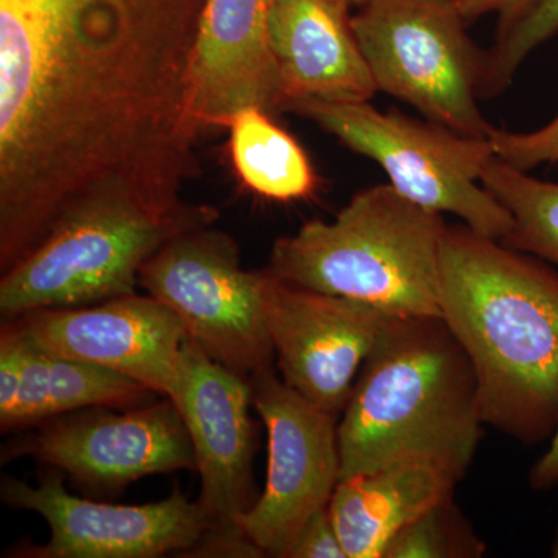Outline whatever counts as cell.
Instances as JSON below:
<instances>
[{
    "label": "cell",
    "mask_w": 558,
    "mask_h": 558,
    "mask_svg": "<svg viewBox=\"0 0 558 558\" xmlns=\"http://www.w3.org/2000/svg\"><path fill=\"white\" fill-rule=\"evenodd\" d=\"M439 310L472 363L484 425L519 442L558 427V270L465 226H447Z\"/></svg>",
    "instance_id": "6da1fadb"
},
{
    "label": "cell",
    "mask_w": 558,
    "mask_h": 558,
    "mask_svg": "<svg viewBox=\"0 0 558 558\" xmlns=\"http://www.w3.org/2000/svg\"><path fill=\"white\" fill-rule=\"evenodd\" d=\"M484 427L472 363L442 317H392L341 414L340 481L413 458L464 480Z\"/></svg>",
    "instance_id": "7a4b0ae2"
},
{
    "label": "cell",
    "mask_w": 558,
    "mask_h": 558,
    "mask_svg": "<svg viewBox=\"0 0 558 558\" xmlns=\"http://www.w3.org/2000/svg\"><path fill=\"white\" fill-rule=\"evenodd\" d=\"M446 229L440 213L381 183L359 191L330 222L311 220L278 238L266 270L289 284L363 301L398 317H440Z\"/></svg>",
    "instance_id": "3957f363"
},
{
    "label": "cell",
    "mask_w": 558,
    "mask_h": 558,
    "mask_svg": "<svg viewBox=\"0 0 558 558\" xmlns=\"http://www.w3.org/2000/svg\"><path fill=\"white\" fill-rule=\"evenodd\" d=\"M219 209L189 204L172 211L130 196H97L68 209L28 255L3 271L0 314L78 307L131 295L146 260L185 231L215 226Z\"/></svg>",
    "instance_id": "277c9868"
},
{
    "label": "cell",
    "mask_w": 558,
    "mask_h": 558,
    "mask_svg": "<svg viewBox=\"0 0 558 558\" xmlns=\"http://www.w3.org/2000/svg\"><path fill=\"white\" fill-rule=\"evenodd\" d=\"M290 113L314 121L347 148L368 157L403 196L433 211L458 216L494 240L512 230V216L481 183L494 159L490 140L468 137L398 110L380 112L360 102L303 101Z\"/></svg>",
    "instance_id": "5b68a950"
},
{
    "label": "cell",
    "mask_w": 558,
    "mask_h": 558,
    "mask_svg": "<svg viewBox=\"0 0 558 558\" xmlns=\"http://www.w3.org/2000/svg\"><path fill=\"white\" fill-rule=\"evenodd\" d=\"M351 24L377 90L451 131L488 138L494 126L478 106L484 51L453 0H366Z\"/></svg>",
    "instance_id": "8992f818"
},
{
    "label": "cell",
    "mask_w": 558,
    "mask_h": 558,
    "mask_svg": "<svg viewBox=\"0 0 558 558\" xmlns=\"http://www.w3.org/2000/svg\"><path fill=\"white\" fill-rule=\"evenodd\" d=\"M138 286L185 323L190 339L242 379L274 369L260 270L242 269L233 236L215 226L172 238L154 253Z\"/></svg>",
    "instance_id": "52a82bcc"
},
{
    "label": "cell",
    "mask_w": 558,
    "mask_h": 558,
    "mask_svg": "<svg viewBox=\"0 0 558 558\" xmlns=\"http://www.w3.org/2000/svg\"><path fill=\"white\" fill-rule=\"evenodd\" d=\"M22 457L98 495L119 494L146 476L196 469L189 429L168 398L130 410L86 409L47 418L2 451L3 462Z\"/></svg>",
    "instance_id": "ba28073f"
},
{
    "label": "cell",
    "mask_w": 558,
    "mask_h": 558,
    "mask_svg": "<svg viewBox=\"0 0 558 558\" xmlns=\"http://www.w3.org/2000/svg\"><path fill=\"white\" fill-rule=\"evenodd\" d=\"M248 384L252 405L269 433V462L266 487L240 527L266 556L284 558L306 521L328 508L339 484V425L275 368Z\"/></svg>",
    "instance_id": "9c48e42d"
},
{
    "label": "cell",
    "mask_w": 558,
    "mask_h": 558,
    "mask_svg": "<svg viewBox=\"0 0 558 558\" xmlns=\"http://www.w3.org/2000/svg\"><path fill=\"white\" fill-rule=\"evenodd\" d=\"M0 498L10 508L38 513L50 527L46 545L21 543L7 557H183L211 527L199 501H190L179 488L149 505H109L70 494L60 472L44 476L35 486L3 476Z\"/></svg>",
    "instance_id": "30bf717a"
},
{
    "label": "cell",
    "mask_w": 558,
    "mask_h": 558,
    "mask_svg": "<svg viewBox=\"0 0 558 558\" xmlns=\"http://www.w3.org/2000/svg\"><path fill=\"white\" fill-rule=\"evenodd\" d=\"M260 296L281 379L339 418L392 317L363 301L299 288L260 270Z\"/></svg>",
    "instance_id": "8fae6325"
},
{
    "label": "cell",
    "mask_w": 558,
    "mask_h": 558,
    "mask_svg": "<svg viewBox=\"0 0 558 558\" xmlns=\"http://www.w3.org/2000/svg\"><path fill=\"white\" fill-rule=\"evenodd\" d=\"M14 322L50 354L116 371L161 398L172 399L178 392L189 329L174 311L148 293L33 311Z\"/></svg>",
    "instance_id": "7c38bea8"
},
{
    "label": "cell",
    "mask_w": 558,
    "mask_h": 558,
    "mask_svg": "<svg viewBox=\"0 0 558 558\" xmlns=\"http://www.w3.org/2000/svg\"><path fill=\"white\" fill-rule=\"evenodd\" d=\"M178 405L196 454L201 497L211 527H240L256 501L253 459L256 429L250 416L252 388L190 339L182 352ZM241 529V527H240Z\"/></svg>",
    "instance_id": "4fadbf2b"
},
{
    "label": "cell",
    "mask_w": 558,
    "mask_h": 558,
    "mask_svg": "<svg viewBox=\"0 0 558 558\" xmlns=\"http://www.w3.org/2000/svg\"><path fill=\"white\" fill-rule=\"evenodd\" d=\"M275 0H207L191 76V112L201 131L223 130L234 112L256 106L281 113L269 47Z\"/></svg>",
    "instance_id": "5bb4252c"
},
{
    "label": "cell",
    "mask_w": 558,
    "mask_h": 558,
    "mask_svg": "<svg viewBox=\"0 0 558 558\" xmlns=\"http://www.w3.org/2000/svg\"><path fill=\"white\" fill-rule=\"evenodd\" d=\"M349 13L332 0H275L267 33L281 113L303 101H369L379 92Z\"/></svg>",
    "instance_id": "9a60e30c"
},
{
    "label": "cell",
    "mask_w": 558,
    "mask_h": 558,
    "mask_svg": "<svg viewBox=\"0 0 558 558\" xmlns=\"http://www.w3.org/2000/svg\"><path fill=\"white\" fill-rule=\"evenodd\" d=\"M458 483L446 469L421 458L339 481L329 512L347 557L381 558L407 524L454 497Z\"/></svg>",
    "instance_id": "2e32d148"
},
{
    "label": "cell",
    "mask_w": 558,
    "mask_h": 558,
    "mask_svg": "<svg viewBox=\"0 0 558 558\" xmlns=\"http://www.w3.org/2000/svg\"><path fill=\"white\" fill-rule=\"evenodd\" d=\"M14 325L20 329L21 384L14 409L0 421L2 432L35 427L72 411L130 410L161 398L116 371L50 354Z\"/></svg>",
    "instance_id": "e0dca14e"
},
{
    "label": "cell",
    "mask_w": 558,
    "mask_h": 558,
    "mask_svg": "<svg viewBox=\"0 0 558 558\" xmlns=\"http://www.w3.org/2000/svg\"><path fill=\"white\" fill-rule=\"evenodd\" d=\"M223 130L230 132L231 163L245 190L282 204L310 199L317 191L310 156L271 113L247 106L234 112Z\"/></svg>",
    "instance_id": "ac0fdd59"
},
{
    "label": "cell",
    "mask_w": 558,
    "mask_h": 558,
    "mask_svg": "<svg viewBox=\"0 0 558 558\" xmlns=\"http://www.w3.org/2000/svg\"><path fill=\"white\" fill-rule=\"evenodd\" d=\"M481 183L512 216V230L502 244L558 270V182L532 178L494 156Z\"/></svg>",
    "instance_id": "d6986e66"
},
{
    "label": "cell",
    "mask_w": 558,
    "mask_h": 558,
    "mask_svg": "<svg viewBox=\"0 0 558 558\" xmlns=\"http://www.w3.org/2000/svg\"><path fill=\"white\" fill-rule=\"evenodd\" d=\"M486 545L454 505L442 499L392 537L381 558H480Z\"/></svg>",
    "instance_id": "ffe728a7"
},
{
    "label": "cell",
    "mask_w": 558,
    "mask_h": 558,
    "mask_svg": "<svg viewBox=\"0 0 558 558\" xmlns=\"http://www.w3.org/2000/svg\"><path fill=\"white\" fill-rule=\"evenodd\" d=\"M558 35V0H538L537 5L506 35L495 38L484 51L480 97H497L508 89L521 62L542 44Z\"/></svg>",
    "instance_id": "44dd1931"
},
{
    "label": "cell",
    "mask_w": 558,
    "mask_h": 558,
    "mask_svg": "<svg viewBox=\"0 0 558 558\" xmlns=\"http://www.w3.org/2000/svg\"><path fill=\"white\" fill-rule=\"evenodd\" d=\"M495 156L521 171H531L539 165L558 163V116L532 132H509L494 128L490 135Z\"/></svg>",
    "instance_id": "7402d4cb"
},
{
    "label": "cell",
    "mask_w": 558,
    "mask_h": 558,
    "mask_svg": "<svg viewBox=\"0 0 558 558\" xmlns=\"http://www.w3.org/2000/svg\"><path fill=\"white\" fill-rule=\"evenodd\" d=\"M284 558H348L328 508L306 521Z\"/></svg>",
    "instance_id": "603a6c76"
},
{
    "label": "cell",
    "mask_w": 558,
    "mask_h": 558,
    "mask_svg": "<svg viewBox=\"0 0 558 558\" xmlns=\"http://www.w3.org/2000/svg\"><path fill=\"white\" fill-rule=\"evenodd\" d=\"M183 557L259 558L266 554L240 527H209Z\"/></svg>",
    "instance_id": "cb8c5ba5"
},
{
    "label": "cell",
    "mask_w": 558,
    "mask_h": 558,
    "mask_svg": "<svg viewBox=\"0 0 558 558\" xmlns=\"http://www.w3.org/2000/svg\"><path fill=\"white\" fill-rule=\"evenodd\" d=\"M468 22L497 14V38L512 31L537 5L538 0H453Z\"/></svg>",
    "instance_id": "d4e9b609"
},
{
    "label": "cell",
    "mask_w": 558,
    "mask_h": 558,
    "mask_svg": "<svg viewBox=\"0 0 558 558\" xmlns=\"http://www.w3.org/2000/svg\"><path fill=\"white\" fill-rule=\"evenodd\" d=\"M531 486L535 490H548L558 484V427L550 439L549 449L535 462L531 475Z\"/></svg>",
    "instance_id": "484cf974"
},
{
    "label": "cell",
    "mask_w": 558,
    "mask_h": 558,
    "mask_svg": "<svg viewBox=\"0 0 558 558\" xmlns=\"http://www.w3.org/2000/svg\"><path fill=\"white\" fill-rule=\"evenodd\" d=\"M332 2H336L337 5L343 7V9L351 11L352 9H360V7H362L366 0H332Z\"/></svg>",
    "instance_id": "4316f807"
},
{
    "label": "cell",
    "mask_w": 558,
    "mask_h": 558,
    "mask_svg": "<svg viewBox=\"0 0 558 558\" xmlns=\"http://www.w3.org/2000/svg\"><path fill=\"white\" fill-rule=\"evenodd\" d=\"M550 554H553L554 558H558V531L556 537H554L553 548H550Z\"/></svg>",
    "instance_id": "83f0119b"
}]
</instances>
